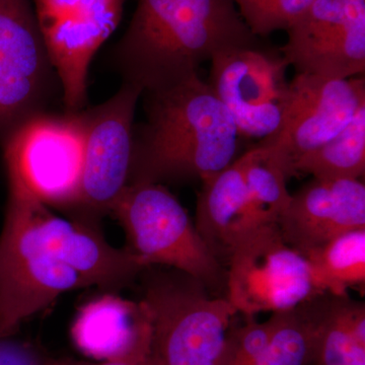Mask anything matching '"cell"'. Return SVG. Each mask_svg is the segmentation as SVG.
<instances>
[{
	"label": "cell",
	"instance_id": "cell-1",
	"mask_svg": "<svg viewBox=\"0 0 365 365\" xmlns=\"http://www.w3.org/2000/svg\"><path fill=\"white\" fill-rule=\"evenodd\" d=\"M6 176L0 338L13 337L26 319L64 292L93 285L117 289L148 269L128 249L108 244L98 225L58 217L21 180Z\"/></svg>",
	"mask_w": 365,
	"mask_h": 365
},
{
	"label": "cell",
	"instance_id": "cell-2",
	"mask_svg": "<svg viewBox=\"0 0 365 365\" xmlns=\"http://www.w3.org/2000/svg\"><path fill=\"white\" fill-rule=\"evenodd\" d=\"M259 47L234 0H138L114 59L123 83L143 93L181 83L220 53Z\"/></svg>",
	"mask_w": 365,
	"mask_h": 365
},
{
	"label": "cell",
	"instance_id": "cell-3",
	"mask_svg": "<svg viewBox=\"0 0 365 365\" xmlns=\"http://www.w3.org/2000/svg\"><path fill=\"white\" fill-rule=\"evenodd\" d=\"M143 96L145 120L134 126L128 184L204 182L237 160L241 135L199 73Z\"/></svg>",
	"mask_w": 365,
	"mask_h": 365
},
{
	"label": "cell",
	"instance_id": "cell-4",
	"mask_svg": "<svg viewBox=\"0 0 365 365\" xmlns=\"http://www.w3.org/2000/svg\"><path fill=\"white\" fill-rule=\"evenodd\" d=\"M151 316L153 365H217L237 309L225 297L186 274L153 273L144 280Z\"/></svg>",
	"mask_w": 365,
	"mask_h": 365
},
{
	"label": "cell",
	"instance_id": "cell-5",
	"mask_svg": "<svg viewBox=\"0 0 365 365\" xmlns=\"http://www.w3.org/2000/svg\"><path fill=\"white\" fill-rule=\"evenodd\" d=\"M111 215L126 232L129 251L150 268L176 269L217 289L227 283V271L213 256L176 197L157 182L128 184Z\"/></svg>",
	"mask_w": 365,
	"mask_h": 365
},
{
	"label": "cell",
	"instance_id": "cell-6",
	"mask_svg": "<svg viewBox=\"0 0 365 365\" xmlns=\"http://www.w3.org/2000/svg\"><path fill=\"white\" fill-rule=\"evenodd\" d=\"M225 297L237 313H282L325 292L309 262L283 239L277 223L253 228L227 261Z\"/></svg>",
	"mask_w": 365,
	"mask_h": 365
},
{
	"label": "cell",
	"instance_id": "cell-7",
	"mask_svg": "<svg viewBox=\"0 0 365 365\" xmlns=\"http://www.w3.org/2000/svg\"><path fill=\"white\" fill-rule=\"evenodd\" d=\"M6 175L21 180L46 205L69 210L78 197L85 122L81 112H44L1 140Z\"/></svg>",
	"mask_w": 365,
	"mask_h": 365
},
{
	"label": "cell",
	"instance_id": "cell-8",
	"mask_svg": "<svg viewBox=\"0 0 365 365\" xmlns=\"http://www.w3.org/2000/svg\"><path fill=\"white\" fill-rule=\"evenodd\" d=\"M143 97L138 86L123 83L103 104L83 110L86 143L74 220L98 225L128 185L133 150L134 116Z\"/></svg>",
	"mask_w": 365,
	"mask_h": 365
},
{
	"label": "cell",
	"instance_id": "cell-9",
	"mask_svg": "<svg viewBox=\"0 0 365 365\" xmlns=\"http://www.w3.org/2000/svg\"><path fill=\"white\" fill-rule=\"evenodd\" d=\"M124 4L125 0H33L66 112L85 108L91 60L119 26Z\"/></svg>",
	"mask_w": 365,
	"mask_h": 365
},
{
	"label": "cell",
	"instance_id": "cell-10",
	"mask_svg": "<svg viewBox=\"0 0 365 365\" xmlns=\"http://www.w3.org/2000/svg\"><path fill=\"white\" fill-rule=\"evenodd\" d=\"M57 85L32 0H0V140L47 112Z\"/></svg>",
	"mask_w": 365,
	"mask_h": 365
},
{
	"label": "cell",
	"instance_id": "cell-11",
	"mask_svg": "<svg viewBox=\"0 0 365 365\" xmlns=\"http://www.w3.org/2000/svg\"><path fill=\"white\" fill-rule=\"evenodd\" d=\"M364 106V78L295 73L288 83L279 130L259 143L272 150L288 179L300 158L339 133Z\"/></svg>",
	"mask_w": 365,
	"mask_h": 365
},
{
	"label": "cell",
	"instance_id": "cell-12",
	"mask_svg": "<svg viewBox=\"0 0 365 365\" xmlns=\"http://www.w3.org/2000/svg\"><path fill=\"white\" fill-rule=\"evenodd\" d=\"M281 55L297 73L351 78L365 71V0H313L287 30Z\"/></svg>",
	"mask_w": 365,
	"mask_h": 365
},
{
	"label": "cell",
	"instance_id": "cell-13",
	"mask_svg": "<svg viewBox=\"0 0 365 365\" xmlns=\"http://www.w3.org/2000/svg\"><path fill=\"white\" fill-rule=\"evenodd\" d=\"M207 83L227 108L241 137L264 140L279 130L287 100V61L262 48L216 55Z\"/></svg>",
	"mask_w": 365,
	"mask_h": 365
},
{
	"label": "cell",
	"instance_id": "cell-14",
	"mask_svg": "<svg viewBox=\"0 0 365 365\" xmlns=\"http://www.w3.org/2000/svg\"><path fill=\"white\" fill-rule=\"evenodd\" d=\"M277 225L285 242L302 256L338 235L365 228L364 182L312 180L290 197Z\"/></svg>",
	"mask_w": 365,
	"mask_h": 365
},
{
	"label": "cell",
	"instance_id": "cell-15",
	"mask_svg": "<svg viewBox=\"0 0 365 365\" xmlns=\"http://www.w3.org/2000/svg\"><path fill=\"white\" fill-rule=\"evenodd\" d=\"M71 335L83 354L100 361L143 359L150 353V309L143 299L102 295L79 309Z\"/></svg>",
	"mask_w": 365,
	"mask_h": 365
},
{
	"label": "cell",
	"instance_id": "cell-16",
	"mask_svg": "<svg viewBox=\"0 0 365 365\" xmlns=\"http://www.w3.org/2000/svg\"><path fill=\"white\" fill-rule=\"evenodd\" d=\"M260 225L250 202L241 158L202 182L195 227L213 256L227 262L232 250Z\"/></svg>",
	"mask_w": 365,
	"mask_h": 365
},
{
	"label": "cell",
	"instance_id": "cell-17",
	"mask_svg": "<svg viewBox=\"0 0 365 365\" xmlns=\"http://www.w3.org/2000/svg\"><path fill=\"white\" fill-rule=\"evenodd\" d=\"M311 365H365V307L346 295L321 294Z\"/></svg>",
	"mask_w": 365,
	"mask_h": 365
},
{
	"label": "cell",
	"instance_id": "cell-18",
	"mask_svg": "<svg viewBox=\"0 0 365 365\" xmlns=\"http://www.w3.org/2000/svg\"><path fill=\"white\" fill-rule=\"evenodd\" d=\"M365 172V106L333 138L295 163L292 176L319 180H359Z\"/></svg>",
	"mask_w": 365,
	"mask_h": 365
},
{
	"label": "cell",
	"instance_id": "cell-19",
	"mask_svg": "<svg viewBox=\"0 0 365 365\" xmlns=\"http://www.w3.org/2000/svg\"><path fill=\"white\" fill-rule=\"evenodd\" d=\"M325 294L346 295L365 283V228L334 237L304 256Z\"/></svg>",
	"mask_w": 365,
	"mask_h": 365
},
{
	"label": "cell",
	"instance_id": "cell-20",
	"mask_svg": "<svg viewBox=\"0 0 365 365\" xmlns=\"http://www.w3.org/2000/svg\"><path fill=\"white\" fill-rule=\"evenodd\" d=\"M319 297L275 313L272 336L253 365H311L319 321Z\"/></svg>",
	"mask_w": 365,
	"mask_h": 365
},
{
	"label": "cell",
	"instance_id": "cell-21",
	"mask_svg": "<svg viewBox=\"0 0 365 365\" xmlns=\"http://www.w3.org/2000/svg\"><path fill=\"white\" fill-rule=\"evenodd\" d=\"M250 202L260 225L277 223L290 201L287 177L268 146L257 144L241 155Z\"/></svg>",
	"mask_w": 365,
	"mask_h": 365
},
{
	"label": "cell",
	"instance_id": "cell-22",
	"mask_svg": "<svg viewBox=\"0 0 365 365\" xmlns=\"http://www.w3.org/2000/svg\"><path fill=\"white\" fill-rule=\"evenodd\" d=\"M313 0H234L242 21L256 37L287 31Z\"/></svg>",
	"mask_w": 365,
	"mask_h": 365
},
{
	"label": "cell",
	"instance_id": "cell-23",
	"mask_svg": "<svg viewBox=\"0 0 365 365\" xmlns=\"http://www.w3.org/2000/svg\"><path fill=\"white\" fill-rule=\"evenodd\" d=\"M245 317L244 325L235 326L232 321L217 365H253L268 345L275 328V314L262 323L254 317Z\"/></svg>",
	"mask_w": 365,
	"mask_h": 365
},
{
	"label": "cell",
	"instance_id": "cell-24",
	"mask_svg": "<svg viewBox=\"0 0 365 365\" xmlns=\"http://www.w3.org/2000/svg\"><path fill=\"white\" fill-rule=\"evenodd\" d=\"M45 365H153L151 364L150 357H143V359L118 360V361H100L90 362L83 361V360H76L71 359H47Z\"/></svg>",
	"mask_w": 365,
	"mask_h": 365
}]
</instances>
